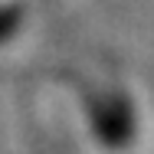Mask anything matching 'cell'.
<instances>
[{
	"label": "cell",
	"mask_w": 154,
	"mask_h": 154,
	"mask_svg": "<svg viewBox=\"0 0 154 154\" xmlns=\"http://www.w3.org/2000/svg\"><path fill=\"white\" fill-rule=\"evenodd\" d=\"M82 105L95 141L108 151H125L138 134V115L131 98L108 85H82Z\"/></svg>",
	"instance_id": "6da1fadb"
},
{
	"label": "cell",
	"mask_w": 154,
	"mask_h": 154,
	"mask_svg": "<svg viewBox=\"0 0 154 154\" xmlns=\"http://www.w3.org/2000/svg\"><path fill=\"white\" fill-rule=\"evenodd\" d=\"M23 23V10L13 0H0V43H7Z\"/></svg>",
	"instance_id": "7a4b0ae2"
}]
</instances>
